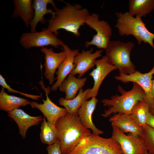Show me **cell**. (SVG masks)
I'll use <instances>...</instances> for the list:
<instances>
[{
  "label": "cell",
  "instance_id": "1",
  "mask_svg": "<svg viewBox=\"0 0 154 154\" xmlns=\"http://www.w3.org/2000/svg\"><path fill=\"white\" fill-rule=\"evenodd\" d=\"M90 15L87 9L79 4L65 3L62 8L54 11L48 20L47 28L57 35L59 30L63 29L78 37L80 35L79 29Z\"/></svg>",
  "mask_w": 154,
  "mask_h": 154
},
{
  "label": "cell",
  "instance_id": "2",
  "mask_svg": "<svg viewBox=\"0 0 154 154\" xmlns=\"http://www.w3.org/2000/svg\"><path fill=\"white\" fill-rule=\"evenodd\" d=\"M55 125L58 139L60 142L62 154L70 152L83 139L91 133L90 129L82 125L77 113H67L57 120Z\"/></svg>",
  "mask_w": 154,
  "mask_h": 154
},
{
  "label": "cell",
  "instance_id": "3",
  "mask_svg": "<svg viewBox=\"0 0 154 154\" xmlns=\"http://www.w3.org/2000/svg\"><path fill=\"white\" fill-rule=\"evenodd\" d=\"M117 89L120 95H113L110 99H103L101 101L104 107H108L101 114L104 118H107L112 114L130 115L136 103L146 98L143 89L135 83H133V87L129 91L125 90L120 86H118Z\"/></svg>",
  "mask_w": 154,
  "mask_h": 154
},
{
  "label": "cell",
  "instance_id": "4",
  "mask_svg": "<svg viewBox=\"0 0 154 154\" xmlns=\"http://www.w3.org/2000/svg\"><path fill=\"white\" fill-rule=\"evenodd\" d=\"M116 15L117 20L114 26L118 29L119 35H132L139 44L143 42L145 44L148 43L154 49V33L147 29L141 17L138 16L134 17L128 12H116Z\"/></svg>",
  "mask_w": 154,
  "mask_h": 154
},
{
  "label": "cell",
  "instance_id": "5",
  "mask_svg": "<svg viewBox=\"0 0 154 154\" xmlns=\"http://www.w3.org/2000/svg\"><path fill=\"white\" fill-rule=\"evenodd\" d=\"M121 147L112 137L105 138L91 133L67 154H122Z\"/></svg>",
  "mask_w": 154,
  "mask_h": 154
},
{
  "label": "cell",
  "instance_id": "6",
  "mask_svg": "<svg viewBox=\"0 0 154 154\" xmlns=\"http://www.w3.org/2000/svg\"><path fill=\"white\" fill-rule=\"evenodd\" d=\"M135 46L132 42L110 41L105 49L108 62L118 69L120 73L129 74L135 72V67L131 62V52Z\"/></svg>",
  "mask_w": 154,
  "mask_h": 154
},
{
  "label": "cell",
  "instance_id": "7",
  "mask_svg": "<svg viewBox=\"0 0 154 154\" xmlns=\"http://www.w3.org/2000/svg\"><path fill=\"white\" fill-rule=\"evenodd\" d=\"M99 18L98 14L93 13L90 14L86 20L85 24L96 32L90 41L85 42V46L86 48L90 45H94L100 49H105L110 41L112 34L111 26L107 21H100Z\"/></svg>",
  "mask_w": 154,
  "mask_h": 154
},
{
  "label": "cell",
  "instance_id": "8",
  "mask_svg": "<svg viewBox=\"0 0 154 154\" xmlns=\"http://www.w3.org/2000/svg\"><path fill=\"white\" fill-rule=\"evenodd\" d=\"M19 43L26 49L48 46H51L56 48L64 44L61 40L57 37V35L49 31L47 28L42 29L40 32L23 33L20 37Z\"/></svg>",
  "mask_w": 154,
  "mask_h": 154
},
{
  "label": "cell",
  "instance_id": "9",
  "mask_svg": "<svg viewBox=\"0 0 154 154\" xmlns=\"http://www.w3.org/2000/svg\"><path fill=\"white\" fill-rule=\"evenodd\" d=\"M112 137L119 144L123 154H147L148 151L139 136L125 133L112 126Z\"/></svg>",
  "mask_w": 154,
  "mask_h": 154
},
{
  "label": "cell",
  "instance_id": "10",
  "mask_svg": "<svg viewBox=\"0 0 154 154\" xmlns=\"http://www.w3.org/2000/svg\"><path fill=\"white\" fill-rule=\"evenodd\" d=\"M154 74V65L152 69L149 72L142 73L136 70L129 74H119L115 76L116 80L122 82L127 83L129 82L135 83L140 85L144 90L146 95L145 101L149 108L154 105L151 92V84L153 75Z\"/></svg>",
  "mask_w": 154,
  "mask_h": 154
},
{
  "label": "cell",
  "instance_id": "11",
  "mask_svg": "<svg viewBox=\"0 0 154 154\" xmlns=\"http://www.w3.org/2000/svg\"><path fill=\"white\" fill-rule=\"evenodd\" d=\"M93 49L89 50H83L74 57V63L76 66L75 68L70 73L74 75H78V78H80L85 73L95 65L96 59L102 56L103 49H100L92 53Z\"/></svg>",
  "mask_w": 154,
  "mask_h": 154
},
{
  "label": "cell",
  "instance_id": "12",
  "mask_svg": "<svg viewBox=\"0 0 154 154\" xmlns=\"http://www.w3.org/2000/svg\"><path fill=\"white\" fill-rule=\"evenodd\" d=\"M46 93V98L43 100V104H38L35 101L31 102L30 106L33 108H36L39 110L43 114L48 122L54 125L60 117L67 113L65 108L59 107L53 102L49 98L48 94L50 90L43 87Z\"/></svg>",
  "mask_w": 154,
  "mask_h": 154
},
{
  "label": "cell",
  "instance_id": "13",
  "mask_svg": "<svg viewBox=\"0 0 154 154\" xmlns=\"http://www.w3.org/2000/svg\"><path fill=\"white\" fill-rule=\"evenodd\" d=\"M40 51L45 55L44 74L45 78L48 80L49 84L52 85L55 80L54 74L56 70L65 59L66 52L63 50L59 52L56 53L53 51L52 48H48L44 47H42Z\"/></svg>",
  "mask_w": 154,
  "mask_h": 154
},
{
  "label": "cell",
  "instance_id": "14",
  "mask_svg": "<svg viewBox=\"0 0 154 154\" xmlns=\"http://www.w3.org/2000/svg\"><path fill=\"white\" fill-rule=\"evenodd\" d=\"M62 47L63 50L66 52V56L59 66L56 72L57 80L51 89L53 92L57 90L64 80L76 67V66L74 63V59L75 56L79 52V49L72 50L65 44Z\"/></svg>",
  "mask_w": 154,
  "mask_h": 154
},
{
  "label": "cell",
  "instance_id": "15",
  "mask_svg": "<svg viewBox=\"0 0 154 154\" xmlns=\"http://www.w3.org/2000/svg\"><path fill=\"white\" fill-rule=\"evenodd\" d=\"M96 68L89 74L94 80V85L90 92V97H96L99 89L104 80L112 71L117 69L114 66L109 63L106 55L95 61Z\"/></svg>",
  "mask_w": 154,
  "mask_h": 154
},
{
  "label": "cell",
  "instance_id": "16",
  "mask_svg": "<svg viewBox=\"0 0 154 154\" xmlns=\"http://www.w3.org/2000/svg\"><path fill=\"white\" fill-rule=\"evenodd\" d=\"M32 6L34 16L30 27L31 32H36V27L39 22L42 24L46 22L44 15L48 13L53 15L58 8L52 0H34L32 1Z\"/></svg>",
  "mask_w": 154,
  "mask_h": 154
},
{
  "label": "cell",
  "instance_id": "17",
  "mask_svg": "<svg viewBox=\"0 0 154 154\" xmlns=\"http://www.w3.org/2000/svg\"><path fill=\"white\" fill-rule=\"evenodd\" d=\"M98 101L96 97H93L90 100L85 101L81 105L76 113L83 126L91 130L93 133L99 135L102 134L104 132L95 126L92 119V114Z\"/></svg>",
  "mask_w": 154,
  "mask_h": 154
},
{
  "label": "cell",
  "instance_id": "18",
  "mask_svg": "<svg viewBox=\"0 0 154 154\" xmlns=\"http://www.w3.org/2000/svg\"><path fill=\"white\" fill-rule=\"evenodd\" d=\"M7 113L8 116L16 123L19 133L23 138L26 137L27 131L30 127L38 125L43 119L41 116H31L19 108Z\"/></svg>",
  "mask_w": 154,
  "mask_h": 154
},
{
  "label": "cell",
  "instance_id": "19",
  "mask_svg": "<svg viewBox=\"0 0 154 154\" xmlns=\"http://www.w3.org/2000/svg\"><path fill=\"white\" fill-rule=\"evenodd\" d=\"M109 121L112 126L117 128L125 133H129L139 137L142 133L143 128L134 121L130 115L115 114L110 117Z\"/></svg>",
  "mask_w": 154,
  "mask_h": 154
},
{
  "label": "cell",
  "instance_id": "20",
  "mask_svg": "<svg viewBox=\"0 0 154 154\" xmlns=\"http://www.w3.org/2000/svg\"><path fill=\"white\" fill-rule=\"evenodd\" d=\"M14 9L12 18L20 17L27 27L30 26L33 19L34 11L31 0H13Z\"/></svg>",
  "mask_w": 154,
  "mask_h": 154
},
{
  "label": "cell",
  "instance_id": "21",
  "mask_svg": "<svg viewBox=\"0 0 154 154\" xmlns=\"http://www.w3.org/2000/svg\"><path fill=\"white\" fill-rule=\"evenodd\" d=\"M87 79L86 77L77 78L70 73L58 88L60 91L65 94V99L71 100L76 97L78 92L84 86Z\"/></svg>",
  "mask_w": 154,
  "mask_h": 154
},
{
  "label": "cell",
  "instance_id": "22",
  "mask_svg": "<svg viewBox=\"0 0 154 154\" xmlns=\"http://www.w3.org/2000/svg\"><path fill=\"white\" fill-rule=\"evenodd\" d=\"M91 90V88H89L83 91L82 88L80 89L77 96L71 100L60 98L58 100L59 104L64 107L68 114H75L82 104L90 98L89 96Z\"/></svg>",
  "mask_w": 154,
  "mask_h": 154
},
{
  "label": "cell",
  "instance_id": "23",
  "mask_svg": "<svg viewBox=\"0 0 154 154\" xmlns=\"http://www.w3.org/2000/svg\"><path fill=\"white\" fill-rule=\"evenodd\" d=\"M31 102L26 99L9 95L2 88L0 92V109L7 112L11 111L21 106L30 104Z\"/></svg>",
  "mask_w": 154,
  "mask_h": 154
},
{
  "label": "cell",
  "instance_id": "24",
  "mask_svg": "<svg viewBox=\"0 0 154 154\" xmlns=\"http://www.w3.org/2000/svg\"><path fill=\"white\" fill-rule=\"evenodd\" d=\"M128 12L132 16L144 17L154 10V0H130Z\"/></svg>",
  "mask_w": 154,
  "mask_h": 154
},
{
  "label": "cell",
  "instance_id": "25",
  "mask_svg": "<svg viewBox=\"0 0 154 154\" xmlns=\"http://www.w3.org/2000/svg\"><path fill=\"white\" fill-rule=\"evenodd\" d=\"M149 108L145 99L139 101L133 107L130 115L134 121L142 128L147 125Z\"/></svg>",
  "mask_w": 154,
  "mask_h": 154
},
{
  "label": "cell",
  "instance_id": "26",
  "mask_svg": "<svg viewBox=\"0 0 154 154\" xmlns=\"http://www.w3.org/2000/svg\"><path fill=\"white\" fill-rule=\"evenodd\" d=\"M40 129V139L43 143L51 145L58 139L57 130L55 125L46 121L44 117L41 124Z\"/></svg>",
  "mask_w": 154,
  "mask_h": 154
},
{
  "label": "cell",
  "instance_id": "27",
  "mask_svg": "<svg viewBox=\"0 0 154 154\" xmlns=\"http://www.w3.org/2000/svg\"><path fill=\"white\" fill-rule=\"evenodd\" d=\"M148 152L154 154V129L147 125L139 136Z\"/></svg>",
  "mask_w": 154,
  "mask_h": 154
},
{
  "label": "cell",
  "instance_id": "28",
  "mask_svg": "<svg viewBox=\"0 0 154 154\" xmlns=\"http://www.w3.org/2000/svg\"><path fill=\"white\" fill-rule=\"evenodd\" d=\"M0 85L3 88L7 89L8 92H9L19 93L25 97L29 98L36 100H38L39 98H41V96L31 95L21 92L14 90L13 89L11 88L9 85L7 84L5 79L1 74L0 75Z\"/></svg>",
  "mask_w": 154,
  "mask_h": 154
},
{
  "label": "cell",
  "instance_id": "29",
  "mask_svg": "<svg viewBox=\"0 0 154 154\" xmlns=\"http://www.w3.org/2000/svg\"><path fill=\"white\" fill-rule=\"evenodd\" d=\"M46 149L48 154H61L60 140L58 139L54 144L47 146Z\"/></svg>",
  "mask_w": 154,
  "mask_h": 154
},
{
  "label": "cell",
  "instance_id": "30",
  "mask_svg": "<svg viewBox=\"0 0 154 154\" xmlns=\"http://www.w3.org/2000/svg\"><path fill=\"white\" fill-rule=\"evenodd\" d=\"M147 124L154 129V115L149 112L147 115Z\"/></svg>",
  "mask_w": 154,
  "mask_h": 154
},
{
  "label": "cell",
  "instance_id": "31",
  "mask_svg": "<svg viewBox=\"0 0 154 154\" xmlns=\"http://www.w3.org/2000/svg\"><path fill=\"white\" fill-rule=\"evenodd\" d=\"M151 90L152 97L154 102V79L152 80Z\"/></svg>",
  "mask_w": 154,
  "mask_h": 154
},
{
  "label": "cell",
  "instance_id": "32",
  "mask_svg": "<svg viewBox=\"0 0 154 154\" xmlns=\"http://www.w3.org/2000/svg\"><path fill=\"white\" fill-rule=\"evenodd\" d=\"M150 112L154 115V105L149 108Z\"/></svg>",
  "mask_w": 154,
  "mask_h": 154
},
{
  "label": "cell",
  "instance_id": "33",
  "mask_svg": "<svg viewBox=\"0 0 154 154\" xmlns=\"http://www.w3.org/2000/svg\"><path fill=\"white\" fill-rule=\"evenodd\" d=\"M147 154H151L149 153V152H148Z\"/></svg>",
  "mask_w": 154,
  "mask_h": 154
},
{
  "label": "cell",
  "instance_id": "34",
  "mask_svg": "<svg viewBox=\"0 0 154 154\" xmlns=\"http://www.w3.org/2000/svg\"></svg>",
  "mask_w": 154,
  "mask_h": 154
}]
</instances>
